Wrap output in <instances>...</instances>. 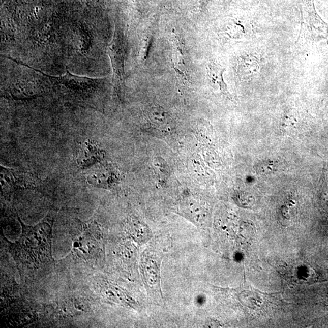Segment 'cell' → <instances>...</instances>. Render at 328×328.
<instances>
[{
  "instance_id": "30bf717a",
  "label": "cell",
  "mask_w": 328,
  "mask_h": 328,
  "mask_svg": "<svg viewBox=\"0 0 328 328\" xmlns=\"http://www.w3.org/2000/svg\"><path fill=\"white\" fill-rule=\"evenodd\" d=\"M148 115L152 123L161 129H166L173 123V118L169 113L160 106L153 105L150 107Z\"/></svg>"
},
{
  "instance_id": "7a4b0ae2",
  "label": "cell",
  "mask_w": 328,
  "mask_h": 328,
  "mask_svg": "<svg viewBox=\"0 0 328 328\" xmlns=\"http://www.w3.org/2000/svg\"><path fill=\"white\" fill-rule=\"evenodd\" d=\"M108 53L113 70L115 82L118 85H123L125 79L126 43L124 34L117 26L114 27L113 37L108 46Z\"/></svg>"
},
{
  "instance_id": "52a82bcc",
  "label": "cell",
  "mask_w": 328,
  "mask_h": 328,
  "mask_svg": "<svg viewBox=\"0 0 328 328\" xmlns=\"http://www.w3.org/2000/svg\"><path fill=\"white\" fill-rule=\"evenodd\" d=\"M87 181L94 187L107 189L116 186L120 177L113 168L104 165L89 174Z\"/></svg>"
},
{
  "instance_id": "8992f818",
  "label": "cell",
  "mask_w": 328,
  "mask_h": 328,
  "mask_svg": "<svg viewBox=\"0 0 328 328\" xmlns=\"http://www.w3.org/2000/svg\"><path fill=\"white\" fill-rule=\"evenodd\" d=\"M206 70L209 85L215 92L223 95L230 101L233 102L232 95L228 90L224 80L225 68L214 61H209L206 64Z\"/></svg>"
},
{
  "instance_id": "9c48e42d",
  "label": "cell",
  "mask_w": 328,
  "mask_h": 328,
  "mask_svg": "<svg viewBox=\"0 0 328 328\" xmlns=\"http://www.w3.org/2000/svg\"><path fill=\"white\" fill-rule=\"evenodd\" d=\"M21 64L23 65V64L22 63ZM24 65L26 66L27 68H29L31 70H34L36 71L39 72V73L44 75V76L49 77V79L55 81V82H58L61 84H63V85L73 90H79L80 89H86L87 87H90L91 85H95L96 82V80L95 79L74 76V75L69 73L68 71L67 72V74H65L64 76L58 77L50 76H48V75L44 74L42 71L37 70L36 69L29 67V66L24 64Z\"/></svg>"
},
{
  "instance_id": "8fae6325",
  "label": "cell",
  "mask_w": 328,
  "mask_h": 328,
  "mask_svg": "<svg viewBox=\"0 0 328 328\" xmlns=\"http://www.w3.org/2000/svg\"><path fill=\"white\" fill-rule=\"evenodd\" d=\"M247 28L238 21H231L222 27V33L227 38L231 40H240L247 35Z\"/></svg>"
},
{
  "instance_id": "5b68a950",
  "label": "cell",
  "mask_w": 328,
  "mask_h": 328,
  "mask_svg": "<svg viewBox=\"0 0 328 328\" xmlns=\"http://www.w3.org/2000/svg\"><path fill=\"white\" fill-rule=\"evenodd\" d=\"M104 150L95 140L87 139L80 146L77 163L81 168L92 166L105 158Z\"/></svg>"
},
{
  "instance_id": "ba28073f",
  "label": "cell",
  "mask_w": 328,
  "mask_h": 328,
  "mask_svg": "<svg viewBox=\"0 0 328 328\" xmlns=\"http://www.w3.org/2000/svg\"><path fill=\"white\" fill-rule=\"evenodd\" d=\"M261 70L260 62L252 54H243L237 60L235 71L237 76L243 80H251L257 77Z\"/></svg>"
},
{
  "instance_id": "3957f363",
  "label": "cell",
  "mask_w": 328,
  "mask_h": 328,
  "mask_svg": "<svg viewBox=\"0 0 328 328\" xmlns=\"http://www.w3.org/2000/svg\"><path fill=\"white\" fill-rule=\"evenodd\" d=\"M92 227H87L80 235L74 238L73 250L78 257L85 260L95 259L101 251L100 236Z\"/></svg>"
},
{
  "instance_id": "277c9868",
  "label": "cell",
  "mask_w": 328,
  "mask_h": 328,
  "mask_svg": "<svg viewBox=\"0 0 328 328\" xmlns=\"http://www.w3.org/2000/svg\"><path fill=\"white\" fill-rule=\"evenodd\" d=\"M171 45L173 68L176 77L183 83H189L190 82V74L185 52L179 37L173 32L171 35Z\"/></svg>"
},
{
  "instance_id": "6da1fadb",
  "label": "cell",
  "mask_w": 328,
  "mask_h": 328,
  "mask_svg": "<svg viewBox=\"0 0 328 328\" xmlns=\"http://www.w3.org/2000/svg\"><path fill=\"white\" fill-rule=\"evenodd\" d=\"M22 227L19 240L11 246L17 262L28 270H39L54 263L52 255L54 218L46 217L36 226H27L18 218Z\"/></svg>"
},
{
  "instance_id": "4fadbf2b",
  "label": "cell",
  "mask_w": 328,
  "mask_h": 328,
  "mask_svg": "<svg viewBox=\"0 0 328 328\" xmlns=\"http://www.w3.org/2000/svg\"><path fill=\"white\" fill-rule=\"evenodd\" d=\"M277 167V161L267 160L262 162L257 168L259 172L262 174H270L276 170Z\"/></svg>"
},
{
  "instance_id": "7c38bea8",
  "label": "cell",
  "mask_w": 328,
  "mask_h": 328,
  "mask_svg": "<svg viewBox=\"0 0 328 328\" xmlns=\"http://www.w3.org/2000/svg\"><path fill=\"white\" fill-rule=\"evenodd\" d=\"M153 36V30L150 31L146 34L145 38L143 39L141 48V57L143 61L145 62L147 59L149 54L150 48H151Z\"/></svg>"
}]
</instances>
